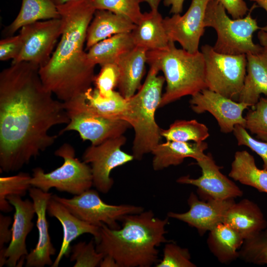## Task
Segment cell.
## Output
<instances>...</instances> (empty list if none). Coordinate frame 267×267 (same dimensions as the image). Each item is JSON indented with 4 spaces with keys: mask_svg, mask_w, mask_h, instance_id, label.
<instances>
[{
    "mask_svg": "<svg viewBox=\"0 0 267 267\" xmlns=\"http://www.w3.org/2000/svg\"><path fill=\"white\" fill-rule=\"evenodd\" d=\"M245 118V128L259 140L267 141V98L261 97Z\"/></svg>",
    "mask_w": 267,
    "mask_h": 267,
    "instance_id": "35",
    "label": "cell"
},
{
    "mask_svg": "<svg viewBox=\"0 0 267 267\" xmlns=\"http://www.w3.org/2000/svg\"><path fill=\"white\" fill-rule=\"evenodd\" d=\"M52 196L79 219L99 227L104 223L112 229L119 228L121 226L118 222L122 221L125 216L144 211L143 208L139 206L107 204L96 190L90 189L71 198L56 194H52Z\"/></svg>",
    "mask_w": 267,
    "mask_h": 267,
    "instance_id": "10",
    "label": "cell"
},
{
    "mask_svg": "<svg viewBox=\"0 0 267 267\" xmlns=\"http://www.w3.org/2000/svg\"><path fill=\"white\" fill-rule=\"evenodd\" d=\"M99 267H119V266L112 257L108 255H105L100 263Z\"/></svg>",
    "mask_w": 267,
    "mask_h": 267,
    "instance_id": "44",
    "label": "cell"
},
{
    "mask_svg": "<svg viewBox=\"0 0 267 267\" xmlns=\"http://www.w3.org/2000/svg\"><path fill=\"white\" fill-rule=\"evenodd\" d=\"M56 6H59L69 1L76 0H52Z\"/></svg>",
    "mask_w": 267,
    "mask_h": 267,
    "instance_id": "48",
    "label": "cell"
},
{
    "mask_svg": "<svg viewBox=\"0 0 267 267\" xmlns=\"http://www.w3.org/2000/svg\"><path fill=\"white\" fill-rule=\"evenodd\" d=\"M32 176L20 172L9 177L0 178V210L8 213L13 209L12 205L6 199L9 195L24 196L32 187L30 180Z\"/></svg>",
    "mask_w": 267,
    "mask_h": 267,
    "instance_id": "32",
    "label": "cell"
},
{
    "mask_svg": "<svg viewBox=\"0 0 267 267\" xmlns=\"http://www.w3.org/2000/svg\"><path fill=\"white\" fill-rule=\"evenodd\" d=\"M11 222V217L0 214V250L4 248V244L11 240L12 230L9 228Z\"/></svg>",
    "mask_w": 267,
    "mask_h": 267,
    "instance_id": "42",
    "label": "cell"
},
{
    "mask_svg": "<svg viewBox=\"0 0 267 267\" xmlns=\"http://www.w3.org/2000/svg\"><path fill=\"white\" fill-rule=\"evenodd\" d=\"M189 103L192 111L197 114L211 113L223 133L232 132L237 125L245 128L246 121L243 113L249 106L244 102L235 101L205 89L192 95Z\"/></svg>",
    "mask_w": 267,
    "mask_h": 267,
    "instance_id": "15",
    "label": "cell"
},
{
    "mask_svg": "<svg viewBox=\"0 0 267 267\" xmlns=\"http://www.w3.org/2000/svg\"><path fill=\"white\" fill-rule=\"evenodd\" d=\"M147 61V51L134 47L122 55L117 64L120 71L119 92L125 98L133 96L141 86Z\"/></svg>",
    "mask_w": 267,
    "mask_h": 267,
    "instance_id": "24",
    "label": "cell"
},
{
    "mask_svg": "<svg viewBox=\"0 0 267 267\" xmlns=\"http://www.w3.org/2000/svg\"><path fill=\"white\" fill-rule=\"evenodd\" d=\"M63 103L69 122L59 134L75 131L83 141L97 145L123 135L131 127L126 121L106 118L91 110L85 104L84 93Z\"/></svg>",
    "mask_w": 267,
    "mask_h": 267,
    "instance_id": "9",
    "label": "cell"
},
{
    "mask_svg": "<svg viewBox=\"0 0 267 267\" xmlns=\"http://www.w3.org/2000/svg\"><path fill=\"white\" fill-rule=\"evenodd\" d=\"M60 18L57 6L52 0H22L20 10L15 19L2 34L13 36L22 27L41 20Z\"/></svg>",
    "mask_w": 267,
    "mask_h": 267,
    "instance_id": "27",
    "label": "cell"
},
{
    "mask_svg": "<svg viewBox=\"0 0 267 267\" xmlns=\"http://www.w3.org/2000/svg\"><path fill=\"white\" fill-rule=\"evenodd\" d=\"M120 71L117 63L101 66L99 72L95 76L93 83L100 94L108 96L118 87Z\"/></svg>",
    "mask_w": 267,
    "mask_h": 267,
    "instance_id": "38",
    "label": "cell"
},
{
    "mask_svg": "<svg viewBox=\"0 0 267 267\" xmlns=\"http://www.w3.org/2000/svg\"><path fill=\"white\" fill-rule=\"evenodd\" d=\"M126 140L122 135L97 145H91L83 155V161L91 165L93 185L102 193H107L113 185L111 171L134 159L132 154L121 149Z\"/></svg>",
    "mask_w": 267,
    "mask_h": 267,
    "instance_id": "11",
    "label": "cell"
},
{
    "mask_svg": "<svg viewBox=\"0 0 267 267\" xmlns=\"http://www.w3.org/2000/svg\"><path fill=\"white\" fill-rule=\"evenodd\" d=\"M149 66L143 84L137 93L127 99L129 112L127 121L134 131L132 155L138 160L151 153L162 137L161 129L155 121V114L161 101L165 80L164 76L158 75L160 71L156 67Z\"/></svg>",
    "mask_w": 267,
    "mask_h": 267,
    "instance_id": "5",
    "label": "cell"
},
{
    "mask_svg": "<svg viewBox=\"0 0 267 267\" xmlns=\"http://www.w3.org/2000/svg\"><path fill=\"white\" fill-rule=\"evenodd\" d=\"M156 267H195L191 261L189 250L182 248L173 242L166 243L163 249L162 259L155 265Z\"/></svg>",
    "mask_w": 267,
    "mask_h": 267,
    "instance_id": "37",
    "label": "cell"
},
{
    "mask_svg": "<svg viewBox=\"0 0 267 267\" xmlns=\"http://www.w3.org/2000/svg\"><path fill=\"white\" fill-rule=\"evenodd\" d=\"M251 1L254 2L255 4H257L260 7L263 8L267 13V0H249ZM265 30H267V25L262 27Z\"/></svg>",
    "mask_w": 267,
    "mask_h": 267,
    "instance_id": "46",
    "label": "cell"
},
{
    "mask_svg": "<svg viewBox=\"0 0 267 267\" xmlns=\"http://www.w3.org/2000/svg\"><path fill=\"white\" fill-rule=\"evenodd\" d=\"M254 7L242 18H230L218 0H210L206 10L204 25L216 32L217 38L213 46L215 50L222 54L246 55L261 49L262 46L253 40L254 32L262 28L251 15Z\"/></svg>",
    "mask_w": 267,
    "mask_h": 267,
    "instance_id": "6",
    "label": "cell"
},
{
    "mask_svg": "<svg viewBox=\"0 0 267 267\" xmlns=\"http://www.w3.org/2000/svg\"><path fill=\"white\" fill-rule=\"evenodd\" d=\"M258 38L260 42V44L267 46V30L262 28L258 33Z\"/></svg>",
    "mask_w": 267,
    "mask_h": 267,
    "instance_id": "45",
    "label": "cell"
},
{
    "mask_svg": "<svg viewBox=\"0 0 267 267\" xmlns=\"http://www.w3.org/2000/svg\"><path fill=\"white\" fill-rule=\"evenodd\" d=\"M184 0H164V4L166 6H171V13L180 14L183 9Z\"/></svg>",
    "mask_w": 267,
    "mask_h": 267,
    "instance_id": "43",
    "label": "cell"
},
{
    "mask_svg": "<svg viewBox=\"0 0 267 267\" xmlns=\"http://www.w3.org/2000/svg\"><path fill=\"white\" fill-rule=\"evenodd\" d=\"M28 191L37 215L36 226L38 231V239L35 248L25 257V266L51 267L53 263L51 256L55 254L56 249L51 242L46 212L47 204L52 193L44 192L35 187H31Z\"/></svg>",
    "mask_w": 267,
    "mask_h": 267,
    "instance_id": "18",
    "label": "cell"
},
{
    "mask_svg": "<svg viewBox=\"0 0 267 267\" xmlns=\"http://www.w3.org/2000/svg\"><path fill=\"white\" fill-rule=\"evenodd\" d=\"M228 176L267 194V170L258 168L254 157L246 150L235 152Z\"/></svg>",
    "mask_w": 267,
    "mask_h": 267,
    "instance_id": "28",
    "label": "cell"
},
{
    "mask_svg": "<svg viewBox=\"0 0 267 267\" xmlns=\"http://www.w3.org/2000/svg\"><path fill=\"white\" fill-rule=\"evenodd\" d=\"M210 1L192 0L184 14H174L164 18V25L170 41L178 43L182 48L190 53L199 51L200 40L206 28V10Z\"/></svg>",
    "mask_w": 267,
    "mask_h": 267,
    "instance_id": "13",
    "label": "cell"
},
{
    "mask_svg": "<svg viewBox=\"0 0 267 267\" xmlns=\"http://www.w3.org/2000/svg\"><path fill=\"white\" fill-rule=\"evenodd\" d=\"M164 18L158 9L143 13L140 19L131 32L135 47L147 51L167 47L170 40L167 34Z\"/></svg>",
    "mask_w": 267,
    "mask_h": 267,
    "instance_id": "22",
    "label": "cell"
},
{
    "mask_svg": "<svg viewBox=\"0 0 267 267\" xmlns=\"http://www.w3.org/2000/svg\"><path fill=\"white\" fill-rule=\"evenodd\" d=\"M22 40L20 34L6 37L0 41V60L4 61L16 60L22 48Z\"/></svg>",
    "mask_w": 267,
    "mask_h": 267,
    "instance_id": "40",
    "label": "cell"
},
{
    "mask_svg": "<svg viewBox=\"0 0 267 267\" xmlns=\"http://www.w3.org/2000/svg\"><path fill=\"white\" fill-rule=\"evenodd\" d=\"M135 24L127 18L110 11L96 10L88 27L86 49L113 35L131 33Z\"/></svg>",
    "mask_w": 267,
    "mask_h": 267,
    "instance_id": "25",
    "label": "cell"
},
{
    "mask_svg": "<svg viewBox=\"0 0 267 267\" xmlns=\"http://www.w3.org/2000/svg\"><path fill=\"white\" fill-rule=\"evenodd\" d=\"M54 154L63 159V164L49 173H45L40 167L34 169L30 180L32 187L45 192L55 188L74 195L90 188L93 185L91 167L76 157L75 150L71 145L64 143Z\"/></svg>",
    "mask_w": 267,
    "mask_h": 267,
    "instance_id": "7",
    "label": "cell"
},
{
    "mask_svg": "<svg viewBox=\"0 0 267 267\" xmlns=\"http://www.w3.org/2000/svg\"><path fill=\"white\" fill-rule=\"evenodd\" d=\"M201 51L207 89L237 101L246 75V55L220 53L207 44L201 46Z\"/></svg>",
    "mask_w": 267,
    "mask_h": 267,
    "instance_id": "8",
    "label": "cell"
},
{
    "mask_svg": "<svg viewBox=\"0 0 267 267\" xmlns=\"http://www.w3.org/2000/svg\"><path fill=\"white\" fill-rule=\"evenodd\" d=\"M235 202L233 198L200 200L194 193L191 192L187 199L189 210L182 213L169 212L167 217L186 223L203 235L223 222L226 211Z\"/></svg>",
    "mask_w": 267,
    "mask_h": 267,
    "instance_id": "17",
    "label": "cell"
},
{
    "mask_svg": "<svg viewBox=\"0 0 267 267\" xmlns=\"http://www.w3.org/2000/svg\"><path fill=\"white\" fill-rule=\"evenodd\" d=\"M246 75L237 101L253 107L262 94L267 95V46L246 54Z\"/></svg>",
    "mask_w": 267,
    "mask_h": 267,
    "instance_id": "20",
    "label": "cell"
},
{
    "mask_svg": "<svg viewBox=\"0 0 267 267\" xmlns=\"http://www.w3.org/2000/svg\"><path fill=\"white\" fill-rule=\"evenodd\" d=\"M208 144L202 142H182L166 140L159 143L152 150V167L155 171L162 170L171 166L181 164L186 158L195 160L202 157Z\"/></svg>",
    "mask_w": 267,
    "mask_h": 267,
    "instance_id": "23",
    "label": "cell"
},
{
    "mask_svg": "<svg viewBox=\"0 0 267 267\" xmlns=\"http://www.w3.org/2000/svg\"><path fill=\"white\" fill-rule=\"evenodd\" d=\"M57 7L62 22L60 40L39 74L44 87L65 102L85 93L94 81L95 65L84 47L96 10L90 0H72Z\"/></svg>",
    "mask_w": 267,
    "mask_h": 267,
    "instance_id": "2",
    "label": "cell"
},
{
    "mask_svg": "<svg viewBox=\"0 0 267 267\" xmlns=\"http://www.w3.org/2000/svg\"><path fill=\"white\" fill-rule=\"evenodd\" d=\"M40 67L12 63L0 73V168L15 172L51 146L54 126L67 124L64 103L44 85Z\"/></svg>",
    "mask_w": 267,
    "mask_h": 267,
    "instance_id": "1",
    "label": "cell"
},
{
    "mask_svg": "<svg viewBox=\"0 0 267 267\" xmlns=\"http://www.w3.org/2000/svg\"><path fill=\"white\" fill-rule=\"evenodd\" d=\"M147 63L162 71L166 82L159 108L207 89L204 58L201 51L190 53L177 48L170 41L165 48L147 51Z\"/></svg>",
    "mask_w": 267,
    "mask_h": 267,
    "instance_id": "4",
    "label": "cell"
},
{
    "mask_svg": "<svg viewBox=\"0 0 267 267\" xmlns=\"http://www.w3.org/2000/svg\"><path fill=\"white\" fill-rule=\"evenodd\" d=\"M84 96L86 106L93 112L106 118L127 121L128 99L119 91L114 90L109 95L103 96L95 88H91Z\"/></svg>",
    "mask_w": 267,
    "mask_h": 267,
    "instance_id": "30",
    "label": "cell"
},
{
    "mask_svg": "<svg viewBox=\"0 0 267 267\" xmlns=\"http://www.w3.org/2000/svg\"><path fill=\"white\" fill-rule=\"evenodd\" d=\"M118 229L102 223L95 242L96 251L112 257L119 267H150L158 261L161 244L169 242L165 237L169 218L155 217L151 210L128 215Z\"/></svg>",
    "mask_w": 267,
    "mask_h": 267,
    "instance_id": "3",
    "label": "cell"
},
{
    "mask_svg": "<svg viewBox=\"0 0 267 267\" xmlns=\"http://www.w3.org/2000/svg\"><path fill=\"white\" fill-rule=\"evenodd\" d=\"M146 2L150 6L151 10L158 9L160 3L162 0H142Z\"/></svg>",
    "mask_w": 267,
    "mask_h": 267,
    "instance_id": "47",
    "label": "cell"
},
{
    "mask_svg": "<svg viewBox=\"0 0 267 267\" xmlns=\"http://www.w3.org/2000/svg\"><path fill=\"white\" fill-rule=\"evenodd\" d=\"M233 134L239 146H245L257 154L263 162V168L267 170V141L256 139L243 126L236 125Z\"/></svg>",
    "mask_w": 267,
    "mask_h": 267,
    "instance_id": "39",
    "label": "cell"
},
{
    "mask_svg": "<svg viewBox=\"0 0 267 267\" xmlns=\"http://www.w3.org/2000/svg\"><path fill=\"white\" fill-rule=\"evenodd\" d=\"M134 47L131 33H122L97 43L88 49L87 55L91 63L101 66L117 63L122 55Z\"/></svg>",
    "mask_w": 267,
    "mask_h": 267,
    "instance_id": "29",
    "label": "cell"
},
{
    "mask_svg": "<svg viewBox=\"0 0 267 267\" xmlns=\"http://www.w3.org/2000/svg\"><path fill=\"white\" fill-rule=\"evenodd\" d=\"M222 222L235 230L244 240L267 227V221L260 207L248 199L232 204L226 211Z\"/></svg>",
    "mask_w": 267,
    "mask_h": 267,
    "instance_id": "21",
    "label": "cell"
},
{
    "mask_svg": "<svg viewBox=\"0 0 267 267\" xmlns=\"http://www.w3.org/2000/svg\"><path fill=\"white\" fill-rule=\"evenodd\" d=\"M47 213L57 219L63 227V240L58 254L52 267H57L63 256L70 253L71 243L79 236L89 233L93 236L95 241L99 236L100 227L86 222L72 214L63 205L52 195L47 206Z\"/></svg>",
    "mask_w": 267,
    "mask_h": 267,
    "instance_id": "19",
    "label": "cell"
},
{
    "mask_svg": "<svg viewBox=\"0 0 267 267\" xmlns=\"http://www.w3.org/2000/svg\"><path fill=\"white\" fill-rule=\"evenodd\" d=\"M196 161L202 175L197 178L182 176L177 179L178 183L197 187V192L203 200L234 199L243 195L241 189L220 171L221 167L216 164L210 153L205 154Z\"/></svg>",
    "mask_w": 267,
    "mask_h": 267,
    "instance_id": "14",
    "label": "cell"
},
{
    "mask_svg": "<svg viewBox=\"0 0 267 267\" xmlns=\"http://www.w3.org/2000/svg\"><path fill=\"white\" fill-rule=\"evenodd\" d=\"M70 261L75 262L74 267H95L99 266L104 255L98 252L94 242H79L70 248Z\"/></svg>",
    "mask_w": 267,
    "mask_h": 267,
    "instance_id": "36",
    "label": "cell"
},
{
    "mask_svg": "<svg viewBox=\"0 0 267 267\" xmlns=\"http://www.w3.org/2000/svg\"><path fill=\"white\" fill-rule=\"evenodd\" d=\"M160 134L166 140L182 142L204 141L210 135L207 127L196 120L175 121Z\"/></svg>",
    "mask_w": 267,
    "mask_h": 267,
    "instance_id": "31",
    "label": "cell"
},
{
    "mask_svg": "<svg viewBox=\"0 0 267 267\" xmlns=\"http://www.w3.org/2000/svg\"><path fill=\"white\" fill-rule=\"evenodd\" d=\"M90 2L95 10L110 11L127 18L135 24L143 14L140 7L142 0H90Z\"/></svg>",
    "mask_w": 267,
    "mask_h": 267,
    "instance_id": "34",
    "label": "cell"
},
{
    "mask_svg": "<svg viewBox=\"0 0 267 267\" xmlns=\"http://www.w3.org/2000/svg\"><path fill=\"white\" fill-rule=\"evenodd\" d=\"M6 199L14 208L12 238L8 246L0 250V267L6 265L15 267L28 252L26 240L34 226L32 220L36 212L33 201L22 200L21 197L9 195Z\"/></svg>",
    "mask_w": 267,
    "mask_h": 267,
    "instance_id": "16",
    "label": "cell"
},
{
    "mask_svg": "<svg viewBox=\"0 0 267 267\" xmlns=\"http://www.w3.org/2000/svg\"><path fill=\"white\" fill-rule=\"evenodd\" d=\"M233 19L244 17L249 9L244 0H218Z\"/></svg>",
    "mask_w": 267,
    "mask_h": 267,
    "instance_id": "41",
    "label": "cell"
},
{
    "mask_svg": "<svg viewBox=\"0 0 267 267\" xmlns=\"http://www.w3.org/2000/svg\"><path fill=\"white\" fill-rule=\"evenodd\" d=\"M239 258L248 263L267 265V227L245 239L238 251Z\"/></svg>",
    "mask_w": 267,
    "mask_h": 267,
    "instance_id": "33",
    "label": "cell"
},
{
    "mask_svg": "<svg viewBox=\"0 0 267 267\" xmlns=\"http://www.w3.org/2000/svg\"><path fill=\"white\" fill-rule=\"evenodd\" d=\"M62 32L61 18L39 21L22 27L19 33L22 40V50L12 63L24 61L40 68L43 66L50 58Z\"/></svg>",
    "mask_w": 267,
    "mask_h": 267,
    "instance_id": "12",
    "label": "cell"
},
{
    "mask_svg": "<svg viewBox=\"0 0 267 267\" xmlns=\"http://www.w3.org/2000/svg\"><path fill=\"white\" fill-rule=\"evenodd\" d=\"M244 240L235 230L221 222L209 231L207 243L220 263L228 264L239 258L238 251Z\"/></svg>",
    "mask_w": 267,
    "mask_h": 267,
    "instance_id": "26",
    "label": "cell"
}]
</instances>
